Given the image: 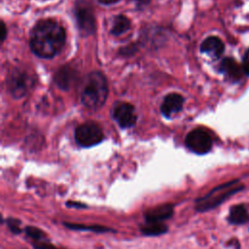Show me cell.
Instances as JSON below:
<instances>
[{
  "label": "cell",
  "instance_id": "obj_19",
  "mask_svg": "<svg viewBox=\"0 0 249 249\" xmlns=\"http://www.w3.org/2000/svg\"><path fill=\"white\" fill-rule=\"evenodd\" d=\"M20 220L17 219V218H13V217H9L6 219V224L7 227L9 228V230L15 233V234H19L21 232V229H20Z\"/></svg>",
  "mask_w": 249,
  "mask_h": 249
},
{
  "label": "cell",
  "instance_id": "obj_26",
  "mask_svg": "<svg viewBox=\"0 0 249 249\" xmlns=\"http://www.w3.org/2000/svg\"><path fill=\"white\" fill-rule=\"evenodd\" d=\"M228 245L233 246L234 249H239L240 248V244H239V241L237 239H231V240H229Z\"/></svg>",
  "mask_w": 249,
  "mask_h": 249
},
{
  "label": "cell",
  "instance_id": "obj_22",
  "mask_svg": "<svg viewBox=\"0 0 249 249\" xmlns=\"http://www.w3.org/2000/svg\"><path fill=\"white\" fill-rule=\"evenodd\" d=\"M66 206L69 208H76V209H85L88 208V205L86 203L80 202V201H73V200H68L66 201Z\"/></svg>",
  "mask_w": 249,
  "mask_h": 249
},
{
  "label": "cell",
  "instance_id": "obj_5",
  "mask_svg": "<svg viewBox=\"0 0 249 249\" xmlns=\"http://www.w3.org/2000/svg\"><path fill=\"white\" fill-rule=\"evenodd\" d=\"M104 139V134L101 127L93 123L87 122L75 129V140L77 144L83 148L93 147Z\"/></svg>",
  "mask_w": 249,
  "mask_h": 249
},
{
  "label": "cell",
  "instance_id": "obj_11",
  "mask_svg": "<svg viewBox=\"0 0 249 249\" xmlns=\"http://www.w3.org/2000/svg\"><path fill=\"white\" fill-rule=\"evenodd\" d=\"M220 71L231 82H238L245 74L243 66L238 64L231 57H225L221 61Z\"/></svg>",
  "mask_w": 249,
  "mask_h": 249
},
{
  "label": "cell",
  "instance_id": "obj_13",
  "mask_svg": "<svg viewBox=\"0 0 249 249\" xmlns=\"http://www.w3.org/2000/svg\"><path fill=\"white\" fill-rule=\"evenodd\" d=\"M225 46L222 40L216 36L207 37L200 45V52L208 54L213 59L219 58L224 53Z\"/></svg>",
  "mask_w": 249,
  "mask_h": 249
},
{
  "label": "cell",
  "instance_id": "obj_3",
  "mask_svg": "<svg viewBox=\"0 0 249 249\" xmlns=\"http://www.w3.org/2000/svg\"><path fill=\"white\" fill-rule=\"evenodd\" d=\"M243 189L244 186L240 183L238 179H234L230 182L216 186L205 196L196 199V211L205 212L212 210L221 205L223 202H225L236 193L241 192Z\"/></svg>",
  "mask_w": 249,
  "mask_h": 249
},
{
  "label": "cell",
  "instance_id": "obj_6",
  "mask_svg": "<svg viewBox=\"0 0 249 249\" xmlns=\"http://www.w3.org/2000/svg\"><path fill=\"white\" fill-rule=\"evenodd\" d=\"M74 15L79 29L86 35H91L95 31V18L90 4L85 0H79L75 4Z\"/></svg>",
  "mask_w": 249,
  "mask_h": 249
},
{
  "label": "cell",
  "instance_id": "obj_20",
  "mask_svg": "<svg viewBox=\"0 0 249 249\" xmlns=\"http://www.w3.org/2000/svg\"><path fill=\"white\" fill-rule=\"evenodd\" d=\"M33 247L35 249H59L56 246H54L53 244H52L48 238L44 239V240H40V241H34L32 243Z\"/></svg>",
  "mask_w": 249,
  "mask_h": 249
},
{
  "label": "cell",
  "instance_id": "obj_12",
  "mask_svg": "<svg viewBox=\"0 0 249 249\" xmlns=\"http://www.w3.org/2000/svg\"><path fill=\"white\" fill-rule=\"evenodd\" d=\"M76 80H77V71L68 65H64L60 67L54 75L55 85L63 90L69 89L73 86V84L76 82Z\"/></svg>",
  "mask_w": 249,
  "mask_h": 249
},
{
  "label": "cell",
  "instance_id": "obj_1",
  "mask_svg": "<svg viewBox=\"0 0 249 249\" xmlns=\"http://www.w3.org/2000/svg\"><path fill=\"white\" fill-rule=\"evenodd\" d=\"M66 33L56 20H39L31 29L29 46L32 53L42 58H52L64 47Z\"/></svg>",
  "mask_w": 249,
  "mask_h": 249
},
{
  "label": "cell",
  "instance_id": "obj_25",
  "mask_svg": "<svg viewBox=\"0 0 249 249\" xmlns=\"http://www.w3.org/2000/svg\"><path fill=\"white\" fill-rule=\"evenodd\" d=\"M150 1H151V0H134V2H135V4H136L137 8H140V9H142L143 7L149 5V4H150Z\"/></svg>",
  "mask_w": 249,
  "mask_h": 249
},
{
  "label": "cell",
  "instance_id": "obj_18",
  "mask_svg": "<svg viewBox=\"0 0 249 249\" xmlns=\"http://www.w3.org/2000/svg\"><path fill=\"white\" fill-rule=\"evenodd\" d=\"M24 232L28 237H30L34 241H40V240H44V239L48 238L47 234L41 229L36 228L34 226L25 227L24 228Z\"/></svg>",
  "mask_w": 249,
  "mask_h": 249
},
{
  "label": "cell",
  "instance_id": "obj_2",
  "mask_svg": "<svg viewBox=\"0 0 249 249\" xmlns=\"http://www.w3.org/2000/svg\"><path fill=\"white\" fill-rule=\"evenodd\" d=\"M108 96V84L105 76L99 71L87 75L81 90L82 103L90 109L102 107Z\"/></svg>",
  "mask_w": 249,
  "mask_h": 249
},
{
  "label": "cell",
  "instance_id": "obj_7",
  "mask_svg": "<svg viewBox=\"0 0 249 249\" xmlns=\"http://www.w3.org/2000/svg\"><path fill=\"white\" fill-rule=\"evenodd\" d=\"M186 147L196 155H205L212 148V138L210 134L202 129L196 128L190 131L185 139Z\"/></svg>",
  "mask_w": 249,
  "mask_h": 249
},
{
  "label": "cell",
  "instance_id": "obj_4",
  "mask_svg": "<svg viewBox=\"0 0 249 249\" xmlns=\"http://www.w3.org/2000/svg\"><path fill=\"white\" fill-rule=\"evenodd\" d=\"M34 83L35 78L33 77V74L21 68H15L7 78L9 92L15 98H20L25 95L33 87Z\"/></svg>",
  "mask_w": 249,
  "mask_h": 249
},
{
  "label": "cell",
  "instance_id": "obj_23",
  "mask_svg": "<svg viewBox=\"0 0 249 249\" xmlns=\"http://www.w3.org/2000/svg\"><path fill=\"white\" fill-rule=\"evenodd\" d=\"M243 69L247 75H249V49L246 51L243 56Z\"/></svg>",
  "mask_w": 249,
  "mask_h": 249
},
{
  "label": "cell",
  "instance_id": "obj_14",
  "mask_svg": "<svg viewBox=\"0 0 249 249\" xmlns=\"http://www.w3.org/2000/svg\"><path fill=\"white\" fill-rule=\"evenodd\" d=\"M249 221V212L243 204H235L230 208L228 222L231 225L241 226Z\"/></svg>",
  "mask_w": 249,
  "mask_h": 249
},
{
  "label": "cell",
  "instance_id": "obj_8",
  "mask_svg": "<svg viewBox=\"0 0 249 249\" xmlns=\"http://www.w3.org/2000/svg\"><path fill=\"white\" fill-rule=\"evenodd\" d=\"M111 115L122 128H129L136 123L135 108L127 102H116L111 110Z\"/></svg>",
  "mask_w": 249,
  "mask_h": 249
},
{
  "label": "cell",
  "instance_id": "obj_9",
  "mask_svg": "<svg viewBox=\"0 0 249 249\" xmlns=\"http://www.w3.org/2000/svg\"><path fill=\"white\" fill-rule=\"evenodd\" d=\"M174 214V205L171 203L160 204L149 208L144 212L146 223H162L170 219Z\"/></svg>",
  "mask_w": 249,
  "mask_h": 249
},
{
  "label": "cell",
  "instance_id": "obj_17",
  "mask_svg": "<svg viewBox=\"0 0 249 249\" xmlns=\"http://www.w3.org/2000/svg\"><path fill=\"white\" fill-rule=\"evenodd\" d=\"M129 28H130V20L126 17L123 15H119L114 18L110 32L113 35L119 36L126 32Z\"/></svg>",
  "mask_w": 249,
  "mask_h": 249
},
{
  "label": "cell",
  "instance_id": "obj_24",
  "mask_svg": "<svg viewBox=\"0 0 249 249\" xmlns=\"http://www.w3.org/2000/svg\"><path fill=\"white\" fill-rule=\"evenodd\" d=\"M0 35H1V42L3 43L7 37V27L4 23V21H1V27H0Z\"/></svg>",
  "mask_w": 249,
  "mask_h": 249
},
{
  "label": "cell",
  "instance_id": "obj_15",
  "mask_svg": "<svg viewBox=\"0 0 249 249\" xmlns=\"http://www.w3.org/2000/svg\"><path fill=\"white\" fill-rule=\"evenodd\" d=\"M63 226L69 230L72 231H93L97 233H103V232H116L115 230L100 226V225H83V224H75V223H68L63 222Z\"/></svg>",
  "mask_w": 249,
  "mask_h": 249
},
{
  "label": "cell",
  "instance_id": "obj_10",
  "mask_svg": "<svg viewBox=\"0 0 249 249\" xmlns=\"http://www.w3.org/2000/svg\"><path fill=\"white\" fill-rule=\"evenodd\" d=\"M183 104H184V97L181 94L176 92L169 93L164 96L161 102L160 112L165 118L169 119L182 110Z\"/></svg>",
  "mask_w": 249,
  "mask_h": 249
},
{
  "label": "cell",
  "instance_id": "obj_21",
  "mask_svg": "<svg viewBox=\"0 0 249 249\" xmlns=\"http://www.w3.org/2000/svg\"><path fill=\"white\" fill-rule=\"evenodd\" d=\"M136 51H137V48L135 47V44H130L129 46L122 48L120 50V53L123 55H131Z\"/></svg>",
  "mask_w": 249,
  "mask_h": 249
},
{
  "label": "cell",
  "instance_id": "obj_16",
  "mask_svg": "<svg viewBox=\"0 0 249 249\" xmlns=\"http://www.w3.org/2000/svg\"><path fill=\"white\" fill-rule=\"evenodd\" d=\"M168 231V228L163 223H145L140 228V231L143 235L146 236H157L165 233Z\"/></svg>",
  "mask_w": 249,
  "mask_h": 249
}]
</instances>
